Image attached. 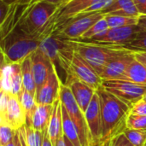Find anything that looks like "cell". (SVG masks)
<instances>
[{
  "instance_id": "1",
  "label": "cell",
  "mask_w": 146,
  "mask_h": 146,
  "mask_svg": "<svg viewBox=\"0 0 146 146\" xmlns=\"http://www.w3.org/2000/svg\"><path fill=\"white\" fill-rule=\"evenodd\" d=\"M96 92L100 100L103 121L102 142H104L123 133L127 128V121L131 114V107L103 86Z\"/></svg>"
},
{
  "instance_id": "2",
  "label": "cell",
  "mask_w": 146,
  "mask_h": 146,
  "mask_svg": "<svg viewBox=\"0 0 146 146\" xmlns=\"http://www.w3.org/2000/svg\"><path fill=\"white\" fill-rule=\"evenodd\" d=\"M74 50L79 53L100 75L104 68L113 59L131 53V50L124 46L94 43L81 39H69Z\"/></svg>"
},
{
  "instance_id": "3",
  "label": "cell",
  "mask_w": 146,
  "mask_h": 146,
  "mask_svg": "<svg viewBox=\"0 0 146 146\" xmlns=\"http://www.w3.org/2000/svg\"><path fill=\"white\" fill-rule=\"evenodd\" d=\"M41 39L19 29H13L2 38L3 59L10 63H21L39 48Z\"/></svg>"
},
{
  "instance_id": "4",
  "label": "cell",
  "mask_w": 146,
  "mask_h": 146,
  "mask_svg": "<svg viewBox=\"0 0 146 146\" xmlns=\"http://www.w3.org/2000/svg\"><path fill=\"white\" fill-rule=\"evenodd\" d=\"M60 99L78 131L82 146L92 145V136L86 123L85 113L77 104L69 86L63 83L61 84Z\"/></svg>"
},
{
  "instance_id": "5",
  "label": "cell",
  "mask_w": 146,
  "mask_h": 146,
  "mask_svg": "<svg viewBox=\"0 0 146 146\" xmlns=\"http://www.w3.org/2000/svg\"><path fill=\"white\" fill-rule=\"evenodd\" d=\"M27 122V116L16 95L1 92L0 124L19 130Z\"/></svg>"
},
{
  "instance_id": "6",
  "label": "cell",
  "mask_w": 146,
  "mask_h": 146,
  "mask_svg": "<svg viewBox=\"0 0 146 146\" xmlns=\"http://www.w3.org/2000/svg\"><path fill=\"white\" fill-rule=\"evenodd\" d=\"M102 12H94L75 16L56 27L54 34L69 39H79L96 22L104 17Z\"/></svg>"
},
{
  "instance_id": "7",
  "label": "cell",
  "mask_w": 146,
  "mask_h": 146,
  "mask_svg": "<svg viewBox=\"0 0 146 146\" xmlns=\"http://www.w3.org/2000/svg\"><path fill=\"white\" fill-rule=\"evenodd\" d=\"M102 86L131 108L146 95V85L123 80H103Z\"/></svg>"
},
{
  "instance_id": "8",
  "label": "cell",
  "mask_w": 146,
  "mask_h": 146,
  "mask_svg": "<svg viewBox=\"0 0 146 146\" xmlns=\"http://www.w3.org/2000/svg\"><path fill=\"white\" fill-rule=\"evenodd\" d=\"M140 31L141 30L138 27V25L124 27L108 28L104 32L96 35L92 38L88 39L86 41L112 45L126 46L132 43L137 38Z\"/></svg>"
},
{
  "instance_id": "9",
  "label": "cell",
  "mask_w": 146,
  "mask_h": 146,
  "mask_svg": "<svg viewBox=\"0 0 146 146\" xmlns=\"http://www.w3.org/2000/svg\"><path fill=\"white\" fill-rule=\"evenodd\" d=\"M68 75H73L76 79L88 85L95 91L102 86L103 79L101 76L75 50L72 57Z\"/></svg>"
},
{
  "instance_id": "10",
  "label": "cell",
  "mask_w": 146,
  "mask_h": 146,
  "mask_svg": "<svg viewBox=\"0 0 146 146\" xmlns=\"http://www.w3.org/2000/svg\"><path fill=\"white\" fill-rule=\"evenodd\" d=\"M85 116H86L87 126L91 133L92 145L102 143L103 121H102L100 100L97 92H95L88 108L85 112Z\"/></svg>"
},
{
  "instance_id": "11",
  "label": "cell",
  "mask_w": 146,
  "mask_h": 146,
  "mask_svg": "<svg viewBox=\"0 0 146 146\" xmlns=\"http://www.w3.org/2000/svg\"><path fill=\"white\" fill-rule=\"evenodd\" d=\"M31 61L32 70L38 92L45 83L50 73L55 68V66L50 59L39 48L31 55Z\"/></svg>"
},
{
  "instance_id": "12",
  "label": "cell",
  "mask_w": 146,
  "mask_h": 146,
  "mask_svg": "<svg viewBox=\"0 0 146 146\" xmlns=\"http://www.w3.org/2000/svg\"><path fill=\"white\" fill-rule=\"evenodd\" d=\"M98 1L99 0H68L66 3L59 7L57 12L53 17L54 29L64 22L74 18Z\"/></svg>"
},
{
  "instance_id": "13",
  "label": "cell",
  "mask_w": 146,
  "mask_h": 146,
  "mask_svg": "<svg viewBox=\"0 0 146 146\" xmlns=\"http://www.w3.org/2000/svg\"><path fill=\"white\" fill-rule=\"evenodd\" d=\"M61 84L62 81L55 68L45 83L36 93L38 104L53 105L54 103L60 98Z\"/></svg>"
},
{
  "instance_id": "14",
  "label": "cell",
  "mask_w": 146,
  "mask_h": 146,
  "mask_svg": "<svg viewBox=\"0 0 146 146\" xmlns=\"http://www.w3.org/2000/svg\"><path fill=\"white\" fill-rule=\"evenodd\" d=\"M63 84L69 86L77 104L85 113L96 91L73 75H68Z\"/></svg>"
},
{
  "instance_id": "15",
  "label": "cell",
  "mask_w": 146,
  "mask_h": 146,
  "mask_svg": "<svg viewBox=\"0 0 146 146\" xmlns=\"http://www.w3.org/2000/svg\"><path fill=\"white\" fill-rule=\"evenodd\" d=\"M133 51L113 59L107 64L100 76L103 80H119L125 74L129 64L133 61Z\"/></svg>"
},
{
  "instance_id": "16",
  "label": "cell",
  "mask_w": 146,
  "mask_h": 146,
  "mask_svg": "<svg viewBox=\"0 0 146 146\" xmlns=\"http://www.w3.org/2000/svg\"><path fill=\"white\" fill-rule=\"evenodd\" d=\"M48 133L53 145H56L57 140L63 136L62 131V104L61 99H57L53 104V111L48 126Z\"/></svg>"
},
{
  "instance_id": "17",
  "label": "cell",
  "mask_w": 146,
  "mask_h": 146,
  "mask_svg": "<svg viewBox=\"0 0 146 146\" xmlns=\"http://www.w3.org/2000/svg\"><path fill=\"white\" fill-rule=\"evenodd\" d=\"M104 15H115L128 17H139L140 15L133 0H115L111 5L102 11Z\"/></svg>"
},
{
  "instance_id": "18",
  "label": "cell",
  "mask_w": 146,
  "mask_h": 146,
  "mask_svg": "<svg viewBox=\"0 0 146 146\" xmlns=\"http://www.w3.org/2000/svg\"><path fill=\"white\" fill-rule=\"evenodd\" d=\"M53 111V105L38 104L32 120V126L38 131L48 128L49 122Z\"/></svg>"
},
{
  "instance_id": "19",
  "label": "cell",
  "mask_w": 146,
  "mask_h": 146,
  "mask_svg": "<svg viewBox=\"0 0 146 146\" xmlns=\"http://www.w3.org/2000/svg\"><path fill=\"white\" fill-rule=\"evenodd\" d=\"M119 80L146 85V68L134 58L127 67L125 74Z\"/></svg>"
},
{
  "instance_id": "20",
  "label": "cell",
  "mask_w": 146,
  "mask_h": 146,
  "mask_svg": "<svg viewBox=\"0 0 146 146\" xmlns=\"http://www.w3.org/2000/svg\"><path fill=\"white\" fill-rule=\"evenodd\" d=\"M21 73H22V81H23V89L29 92L36 97L37 87L34 80L33 70H32V61L31 56L27 57L21 62Z\"/></svg>"
},
{
  "instance_id": "21",
  "label": "cell",
  "mask_w": 146,
  "mask_h": 146,
  "mask_svg": "<svg viewBox=\"0 0 146 146\" xmlns=\"http://www.w3.org/2000/svg\"><path fill=\"white\" fill-rule=\"evenodd\" d=\"M20 103L25 110L26 116H27V124L32 125V120L33 114L36 110V108L38 106V103L36 101V97L30 93L29 92L26 91L25 89H22L21 92L17 95Z\"/></svg>"
},
{
  "instance_id": "22",
  "label": "cell",
  "mask_w": 146,
  "mask_h": 146,
  "mask_svg": "<svg viewBox=\"0 0 146 146\" xmlns=\"http://www.w3.org/2000/svg\"><path fill=\"white\" fill-rule=\"evenodd\" d=\"M62 131L63 135L74 146H82L78 131L70 119L66 109L62 105Z\"/></svg>"
},
{
  "instance_id": "23",
  "label": "cell",
  "mask_w": 146,
  "mask_h": 146,
  "mask_svg": "<svg viewBox=\"0 0 146 146\" xmlns=\"http://www.w3.org/2000/svg\"><path fill=\"white\" fill-rule=\"evenodd\" d=\"M105 19L110 28L124 27L138 24L139 17H128L115 15H105Z\"/></svg>"
},
{
  "instance_id": "24",
  "label": "cell",
  "mask_w": 146,
  "mask_h": 146,
  "mask_svg": "<svg viewBox=\"0 0 146 146\" xmlns=\"http://www.w3.org/2000/svg\"><path fill=\"white\" fill-rule=\"evenodd\" d=\"M11 74H12V63L8 62L3 59L1 66V92L12 94L11 86Z\"/></svg>"
},
{
  "instance_id": "25",
  "label": "cell",
  "mask_w": 146,
  "mask_h": 146,
  "mask_svg": "<svg viewBox=\"0 0 146 146\" xmlns=\"http://www.w3.org/2000/svg\"><path fill=\"white\" fill-rule=\"evenodd\" d=\"M44 131L36 130L32 125L25 124V136L28 146H42Z\"/></svg>"
},
{
  "instance_id": "26",
  "label": "cell",
  "mask_w": 146,
  "mask_h": 146,
  "mask_svg": "<svg viewBox=\"0 0 146 146\" xmlns=\"http://www.w3.org/2000/svg\"><path fill=\"white\" fill-rule=\"evenodd\" d=\"M11 86L12 94L18 95L23 89L22 73L21 63H12V74H11Z\"/></svg>"
},
{
  "instance_id": "27",
  "label": "cell",
  "mask_w": 146,
  "mask_h": 146,
  "mask_svg": "<svg viewBox=\"0 0 146 146\" xmlns=\"http://www.w3.org/2000/svg\"><path fill=\"white\" fill-rule=\"evenodd\" d=\"M124 135L128 141L134 146H145L146 143V131L127 128L124 131Z\"/></svg>"
},
{
  "instance_id": "28",
  "label": "cell",
  "mask_w": 146,
  "mask_h": 146,
  "mask_svg": "<svg viewBox=\"0 0 146 146\" xmlns=\"http://www.w3.org/2000/svg\"><path fill=\"white\" fill-rule=\"evenodd\" d=\"M109 27V25L107 23V21L105 19V15L103 19L99 20L98 22H96L88 31H86L82 36L79 39H81V40H88V39H91L93 37H95L96 35L104 32L105 30H107Z\"/></svg>"
},
{
  "instance_id": "29",
  "label": "cell",
  "mask_w": 146,
  "mask_h": 146,
  "mask_svg": "<svg viewBox=\"0 0 146 146\" xmlns=\"http://www.w3.org/2000/svg\"><path fill=\"white\" fill-rule=\"evenodd\" d=\"M127 127L146 131V116L130 114L127 121Z\"/></svg>"
},
{
  "instance_id": "30",
  "label": "cell",
  "mask_w": 146,
  "mask_h": 146,
  "mask_svg": "<svg viewBox=\"0 0 146 146\" xmlns=\"http://www.w3.org/2000/svg\"><path fill=\"white\" fill-rule=\"evenodd\" d=\"M16 131L9 126L0 124V146H5L13 142Z\"/></svg>"
},
{
  "instance_id": "31",
  "label": "cell",
  "mask_w": 146,
  "mask_h": 146,
  "mask_svg": "<svg viewBox=\"0 0 146 146\" xmlns=\"http://www.w3.org/2000/svg\"><path fill=\"white\" fill-rule=\"evenodd\" d=\"M124 47L134 51H146V33L140 31L137 38Z\"/></svg>"
},
{
  "instance_id": "32",
  "label": "cell",
  "mask_w": 146,
  "mask_h": 146,
  "mask_svg": "<svg viewBox=\"0 0 146 146\" xmlns=\"http://www.w3.org/2000/svg\"><path fill=\"white\" fill-rule=\"evenodd\" d=\"M115 0H99L98 2L95 3L86 9H85L83 12H81L80 15H84V14H89V13H94V12H102L105 9H107L110 5L112 4V3Z\"/></svg>"
},
{
  "instance_id": "33",
  "label": "cell",
  "mask_w": 146,
  "mask_h": 146,
  "mask_svg": "<svg viewBox=\"0 0 146 146\" xmlns=\"http://www.w3.org/2000/svg\"><path fill=\"white\" fill-rule=\"evenodd\" d=\"M14 143H15V146H28L26 141L25 126L16 131L14 138Z\"/></svg>"
},
{
  "instance_id": "34",
  "label": "cell",
  "mask_w": 146,
  "mask_h": 146,
  "mask_svg": "<svg viewBox=\"0 0 146 146\" xmlns=\"http://www.w3.org/2000/svg\"><path fill=\"white\" fill-rule=\"evenodd\" d=\"M131 114L139 115H145L146 116V102L142 99L139 102L133 104L131 108Z\"/></svg>"
},
{
  "instance_id": "35",
  "label": "cell",
  "mask_w": 146,
  "mask_h": 146,
  "mask_svg": "<svg viewBox=\"0 0 146 146\" xmlns=\"http://www.w3.org/2000/svg\"><path fill=\"white\" fill-rule=\"evenodd\" d=\"M110 146H134L126 138L124 133L119 134L110 140Z\"/></svg>"
},
{
  "instance_id": "36",
  "label": "cell",
  "mask_w": 146,
  "mask_h": 146,
  "mask_svg": "<svg viewBox=\"0 0 146 146\" xmlns=\"http://www.w3.org/2000/svg\"><path fill=\"white\" fill-rule=\"evenodd\" d=\"M133 56L146 68V51H133Z\"/></svg>"
},
{
  "instance_id": "37",
  "label": "cell",
  "mask_w": 146,
  "mask_h": 146,
  "mask_svg": "<svg viewBox=\"0 0 146 146\" xmlns=\"http://www.w3.org/2000/svg\"><path fill=\"white\" fill-rule=\"evenodd\" d=\"M140 15H146V0H133Z\"/></svg>"
},
{
  "instance_id": "38",
  "label": "cell",
  "mask_w": 146,
  "mask_h": 146,
  "mask_svg": "<svg viewBox=\"0 0 146 146\" xmlns=\"http://www.w3.org/2000/svg\"><path fill=\"white\" fill-rule=\"evenodd\" d=\"M138 27L141 31L146 33V15H140L138 20Z\"/></svg>"
},
{
  "instance_id": "39",
  "label": "cell",
  "mask_w": 146,
  "mask_h": 146,
  "mask_svg": "<svg viewBox=\"0 0 146 146\" xmlns=\"http://www.w3.org/2000/svg\"><path fill=\"white\" fill-rule=\"evenodd\" d=\"M42 146H54L51 140H50V138L49 136V133H48V130L45 129L44 130V139H43V145Z\"/></svg>"
},
{
  "instance_id": "40",
  "label": "cell",
  "mask_w": 146,
  "mask_h": 146,
  "mask_svg": "<svg viewBox=\"0 0 146 146\" xmlns=\"http://www.w3.org/2000/svg\"><path fill=\"white\" fill-rule=\"evenodd\" d=\"M55 146H67L66 143H65V139H64V136H62L56 142Z\"/></svg>"
},
{
  "instance_id": "41",
  "label": "cell",
  "mask_w": 146,
  "mask_h": 146,
  "mask_svg": "<svg viewBox=\"0 0 146 146\" xmlns=\"http://www.w3.org/2000/svg\"><path fill=\"white\" fill-rule=\"evenodd\" d=\"M40 1H44V2H48V3H56V4H59L61 5L62 0H40Z\"/></svg>"
},
{
  "instance_id": "42",
  "label": "cell",
  "mask_w": 146,
  "mask_h": 146,
  "mask_svg": "<svg viewBox=\"0 0 146 146\" xmlns=\"http://www.w3.org/2000/svg\"><path fill=\"white\" fill-rule=\"evenodd\" d=\"M64 136V135H63ZM64 139H65V143H66V145L67 146H74L69 140H68V138H66L65 136H64Z\"/></svg>"
},
{
  "instance_id": "43",
  "label": "cell",
  "mask_w": 146,
  "mask_h": 146,
  "mask_svg": "<svg viewBox=\"0 0 146 146\" xmlns=\"http://www.w3.org/2000/svg\"><path fill=\"white\" fill-rule=\"evenodd\" d=\"M2 1H3L4 3H6L8 4V3H13V2H17L18 0H2Z\"/></svg>"
},
{
  "instance_id": "44",
  "label": "cell",
  "mask_w": 146,
  "mask_h": 146,
  "mask_svg": "<svg viewBox=\"0 0 146 146\" xmlns=\"http://www.w3.org/2000/svg\"><path fill=\"white\" fill-rule=\"evenodd\" d=\"M92 146H105V143L104 142H102V143H99V144H97V145H94Z\"/></svg>"
},
{
  "instance_id": "45",
  "label": "cell",
  "mask_w": 146,
  "mask_h": 146,
  "mask_svg": "<svg viewBox=\"0 0 146 146\" xmlns=\"http://www.w3.org/2000/svg\"><path fill=\"white\" fill-rule=\"evenodd\" d=\"M104 143H105V146H110V140L104 141Z\"/></svg>"
},
{
  "instance_id": "46",
  "label": "cell",
  "mask_w": 146,
  "mask_h": 146,
  "mask_svg": "<svg viewBox=\"0 0 146 146\" xmlns=\"http://www.w3.org/2000/svg\"><path fill=\"white\" fill-rule=\"evenodd\" d=\"M5 146H15V143H14V141H13V142L9 143V145H5Z\"/></svg>"
},
{
  "instance_id": "47",
  "label": "cell",
  "mask_w": 146,
  "mask_h": 146,
  "mask_svg": "<svg viewBox=\"0 0 146 146\" xmlns=\"http://www.w3.org/2000/svg\"><path fill=\"white\" fill-rule=\"evenodd\" d=\"M67 1H68V0H62V3H61V5H60V6H62V4H64Z\"/></svg>"
},
{
  "instance_id": "48",
  "label": "cell",
  "mask_w": 146,
  "mask_h": 146,
  "mask_svg": "<svg viewBox=\"0 0 146 146\" xmlns=\"http://www.w3.org/2000/svg\"><path fill=\"white\" fill-rule=\"evenodd\" d=\"M143 99H144V100H145V102H146V95H145V98H144Z\"/></svg>"
},
{
  "instance_id": "49",
  "label": "cell",
  "mask_w": 146,
  "mask_h": 146,
  "mask_svg": "<svg viewBox=\"0 0 146 146\" xmlns=\"http://www.w3.org/2000/svg\"><path fill=\"white\" fill-rule=\"evenodd\" d=\"M68 1H67V2H68ZM67 2H66V3H67ZM62 5H63V4H62Z\"/></svg>"
},
{
  "instance_id": "50",
  "label": "cell",
  "mask_w": 146,
  "mask_h": 146,
  "mask_svg": "<svg viewBox=\"0 0 146 146\" xmlns=\"http://www.w3.org/2000/svg\"><path fill=\"white\" fill-rule=\"evenodd\" d=\"M145 145H146V143H145Z\"/></svg>"
},
{
  "instance_id": "51",
  "label": "cell",
  "mask_w": 146,
  "mask_h": 146,
  "mask_svg": "<svg viewBox=\"0 0 146 146\" xmlns=\"http://www.w3.org/2000/svg\"><path fill=\"white\" fill-rule=\"evenodd\" d=\"M145 146H146V145H145Z\"/></svg>"
}]
</instances>
